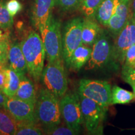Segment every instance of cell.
<instances>
[{
    "label": "cell",
    "mask_w": 135,
    "mask_h": 135,
    "mask_svg": "<svg viewBox=\"0 0 135 135\" xmlns=\"http://www.w3.org/2000/svg\"><path fill=\"white\" fill-rule=\"evenodd\" d=\"M21 48L26 60L28 72L36 81L41 79L46 52L41 37L31 31L22 40Z\"/></svg>",
    "instance_id": "obj_1"
},
{
    "label": "cell",
    "mask_w": 135,
    "mask_h": 135,
    "mask_svg": "<svg viewBox=\"0 0 135 135\" xmlns=\"http://www.w3.org/2000/svg\"><path fill=\"white\" fill-rule=\"evenodd\" d=\"M35 112L37 120L46 129L58 126L61 123L60 99L46 88L40 91L35 105Z\"/></svg>",
    "instance_id": "obj_2"
},
{
    "label": "cell",
    "mask_w": 135,
    "mask_h": 135,
    "mask_svg": "<svg viewBox=\"0 0 135 135\" xmlns=\"http://www.w3.org/2000/svg\"><path fill=\"white\" fill-rule=\"evenodd\" d=\"M45 88L59 98L68 90V78L63 58L48 63L43 69L41 78Z\"/></svg>",
    "instance_id": "obj_3"
},
{
    "label": "cell",
    "mask_w": 135,
    "mask_h": 135,
    "mask_svg": "<svg viewBox=\"0 0 135 135\" xmlns=\"http://www.w3.org/2000/svg\"><path fill=\"white\" fill-rule=\"evenodd\" d=\"M41 37L48 63L62 58V30L60 20L52 15Z\"/></svg>",
    "instance_id": "obj_4"
},
{
    "label": "cell",
    "mask_w": 135,
    "mask_h": 135,
    "mask_svg": "<svg viewBox=\"0 0 135 135\" xmlns=\"http://www.w3.org/2000/svg\"><path fill=\"white\" fill-rule=\"evenodd\" d=\"M84 18L76 17L68 21L62 29V58L68 65L73 52L82 45Z\"/></svg>",
    "instance_id": "obj_5"
},
{
    "label": "cell",
    "mask_w": 135,
    "mask_h": 135,
    "mask_svg": "<svg viewBox=\"0 0 135 135\" xmlns=\"http://www.w3.org/2000/svg\"><path fill=\"white\" fill-rule=\"evenodd\" d=\"M78 93L106 108L111 105V86L106 81L82 79L79 83Z\"/></svg>",
    "instance_id": "obj_6"
},
{
    "label": "cell",
    "mask_w": 135,
    "mask_h": 135,
    "mask_svg": "<svg viewBox=\"0 0 135 135\" xmlns=\"http://www.w3.org/2000/svg\"><path fill=\"white\" fill-rule=\"evenodd\" d=\"M83 123L86 130L91 134H102L103 124L107 108L95 101L79 94Z\"/></svg>",
    "instance_id": "obj_7"
},
{
    "label": "cell",
    "mask_w": 135,
    "mask_h": 135,
    "mask_svg": "<svg viewBox=\"0 0 135 135\" xmlns=\"http://www.w3.org/2000/svg\"><path fill=\"white\" fill-rule=\"evenodd\" d=\"M61 117L67 127L80 132L83 117L78 93L65 94L60 101Z\"/></svg>",
    "instance_id": "obj_8"
},
{
    "label": "cell",
    "mask_w": 135,
    "mask_h": 135,
    "mask_svg": "<svg viewBox=\"0 0 135 135\" xmlns=\"http://www.w3.org/2000/svg\"><path fill=\"white\" fill-rule=\"evenodd\" d=\"M135 43V18L131 16L122 30L116 36L112 46L111 60L123 65L126 51Z\"/></svg>",
    "instance_id": "obj_9"
},
{
    "label": "cell",
    "mask_w": 135,
    "mask_h": 135,
    "mask_svg": "<svg viewBox=\"0 0 135 135\" xmlns=\"http://www.w3.org/2000/svg\"><path fill=\"white\" fill-rule=\"evenodd\" d=\"M112 46L108 36L103 31L93 45L91 54L86 63V70H97L108 63L111 60Z\"/></svg>",
    "instance_id": "obj_10"
},
{
    "label": "cell",
    "mask_w": 135,
    "mask_h": 135,
    "mask_svg": "<svg viewBox=\"0 0 135 135\" xmlns=\"http://www.w3.org/2000/svg\"><path fill=\"white\" fill-rule=\"evenodd\" d=\"M4 108L18 123L38 122L35 112V104L31 103L14 97H8Z\"/></svg>",
    "instance_id": "obj_11"
},
{
    "label": "cell",
    "mask_w": 135,
    "mask_h": 135,
    "mask_svg": "<svg viewBox=\"0 0 135 135\" xmlns=\"http://www.w3.org/2000/svg\"><path fill=\"white\" fill-rule=\"evenodd\" d=\"M55 0H34L31 12V23L40 31L41 36L46 28L48 21L53 15Z\"/></svg>",
    "instance_id": "obj_12"
},
{
    "label": "cell",
    "mask_w": 135,
    "mask_h": 135,
    "mask_svg": "<svg viewBox=\"0 0 135 135\" xmlns=\"http://www.w3.org/2000/svg\"><path fill=\"white\" fill-rule=\"evenodd\" d=\"M132 15L131 2L114 0L113 13L107 26L110 33L114 36H117Z\"/></svg>",
    "instance_id": "obj_13"
},
{
    "label": "cell",
    "mask_w": 135,
    "mask_h": 135,
    "mask_svg": "<svg viewBox=\"0 0 135 135\" xmlns=\"http://www.w3.org/2000/svg\"><path fill=\"white\" fill-rule=\"evenodd\" d=\"M9 67L21 76L28 72L26 62L22 52L21 45L18 42H13L9 46L8 55Z\"/></svg>",
    "instance_id": "obj_14"
},
{
    "label": "cell",
    "mask_w": 135,
    "mask_h": 135,
    "mask_svg": "<svg viewBox=\"0 0 135 135\" xmlns=\"http://www.w3.org/2000/svg\"><path fill=\"white\" fill-rule=\"evenodd\" d=\"M103 31L95 19L84 18L82 28V44L88 46H93Z\"/></svg>",
    "instance_id": "obj_15"
},
{
    "label": "cell",
    "mask_w": 135,
    "mask_h": 135,
    "mask_svg": "<svg viewBox=\"0 0 135 135\" xmlns=\"http://www.w3.org/2000/svg\"><path fill=\"white\" fill-rule=\"evenodd\" d=\"M92 48L82 45L73 52L67 66L73 71H78L88 61L91 56Z\"/></svg>",
    "instance_id": "obj_16"
},
{
    "label": "cell",
    "mask_w": 135,
    "mask_h": 135,
    "mask_svg": "<svg viewBox=\"0 0 135 135\" xmlns=\"http://www.w3.org/2000/svg\"><path fill=\"white\" fill-rule=\"evenodd\" d=\"M14 97L36 105L38 99L36 88L33 82L25 77V75L20 76L19 87Z\"/></svg>",
    "instance_id": "obj_17"
},
{
    "label": "cell",
    "mask_w": 135,
    "mask_h": 135,
    "mask_svg": "<svg viewBox=\"0 0 135 135\" xmlns=\"http://www.w3.org/2000/svg\"><path fill=\"white\" fill-rule=\"evenodd\" d=\"M20 83V76L9 66L6 68V77L3 91L8 97H15Z\"/></svg>",
    "instance_id": "obj_18"
},
{
    "label": "cell",
    "mask_w": 135,
    "mask_h": 135,
    "mask_svg": "<svg viewBox=\"0 0 135 135\" xmlns=\"http://www.w3.org/2000/svg\"><path fill=\"white\" fill-rule=\"evenodd\" d=\"M18 123L4 108H0V134L14 135Z\"/></svg>",
    "instance_id": "obj_19"
},
{
    "label": "cell",
    "mask_w": 135,
    "mask_h": 135,
    "mask_svg": "<svg viewBox=\"0 0 135 135\" xmlns=\"http://www.w3.org/2000/svg\"><path fill=\"white\" fill-rule=\"evenodd\" d=\"M114 0H103L96 13L95 18L99 24L107 27L113 13Z\"/></svg>",
    "instance_id": "obj_20"
},
{
    "label": "cell",
    "mask_w": 135,
    "mask_h": 135,
    "mask_svg": "<svg viewBox=\"0 0 135 135\" xmlns=\"http://www.w3.org/2000/svg\"><path fill=\"white\" fill-rule=\"evenodd\" d=\"M134 99L135 95L133 92L126 90L116 85L111 88V104H128Z\"/></svg>",
    "instance_id": "obj_21"
},
{
    "label": "cell",
    "mask_w": 135,
    "mask_h": 135,
    "mask_svg": "<svg viewBox=\"0 0 135 135\" xmlns=\"http://www.w3.org/2000/svg\"><path fill=\"white\" fill-rule=\"evenodd\" d=\"M103 0H82L80 9L86 18L95 19L96 13Z\"/></svg>",
    "instance_id": "obj_22"
},
{
    "label": "cell",
    "mask_w": 135,
    "mask_h": 135,
    "mask_svg": "<svg viewBox=\"0 0 135 135\" xmlns=\"http://www.w3.org/2000/svg\"><path fill=\"white\" fill-rule=\"evenodd\" d=\"M18 123V122H17ZM43 131L36 123H18L16 135H41Z\"/></svg>",
    "instance_id": "obj_23"
},
{
    "label": "cell",
    "mask_w": 135,
    "mask_h": 135,
    "mask_svg": "<svg viewBox=\"0 0 135 135\" xmlns=\"http://www.w3.org/2000/svg\"><path fill=\"white\" fill-rule=\"evenodd\" d=\"M13 25V17L8 12L6 4L0 1V27L4 30H8L12 27Z\"/></svg>",
    "instance_id": "obj_24"
},
{
    "label": "cell",
    "mask_w": 135,
    "mask_h": 135,
    "mask_svg": "<svg viewBox=\"0 0 135 135\" xmlns=\"http://www.w3.org/2000/svg\"><path fill=\"white\" fill-rule=\"evenodd\" d=\"M82 0H55V5L64 12H71L80 9Z\"/></svg>",
    "instance_id": "obj_25"
},
{
    "label": "cell",
    "mask_w": 135,
    "mask_h": 135,
    "mask_svg": "<svg viewBox=\"0 0 135 135\" xmlns=\"http://www.w3.org/2000/svg\"><path fill=\"white\" fill-rule=\"evenodd\" d=\"M9 46V43L8 35H3V36L0 38V63L6 65L8 62Z\"/></svg>",
    "instance_id": "obj_26"
},
{
    "label": "cell",
    "mask_w": 135,
    "mask_h": 135,
    "mask_svg": "<svg viewBox=\"0 0 135 135\" xmlns=\"http://www.w3.org/2000/svg\"><path fill=\"white\" fill-rule=\"evenodd\" d=\"M121 78L128 84L135 83V69L123 65L121 70Z\"/></svg>",
    "instance_id": "obj_27"
},
{
    "label": "cell",
    "mask_w": 135,
    "mask_h": 135,
    "mask_svg": "<svg viewBox=\"0 0 135 135\" xmlns=\"http://www.w3.org/2000/svg\"><path fill=\"white\" fill-rule=\"evenodd\" d=\"M46 133L47 134L53 135H75L78 134V131L71 129L68 127H56L51 128V129H46Z\"/></svg>",
    "instance_id": "obj_28"
},
{
    "label": "cell",
    "mask_w": 135,
    "mask_h": 135,
    "mask_svg": "<svg viewBox=\"0 0 135 135\" xmlns=\"http://www.w3.org/2000/svg\"><path fill=\"white\" fill-rule=\"evenodd\" d=\"M8 12L12 17H14L22 9V5L18 0H9L6 4Z\"/></svg>",
    "instance_id": "obj_29"
},
{
    "label": "cell",
    "mask_w": 135,
    "mask_h": 135,
    "mask_svg": "<svg viewBox=\"0 0 135 135\" xmlns=\"http://www.w3.org/2000/svg\"><path fill=\"white\" fill-rule=\"evenodd\" d=\"M135 63V43L126 51L123 65L132 67Z\"/></svg>",
    "instance_id": "obj_30"
},
{
    "label": "cell",
    "mask_w": 135,
    "mask_h": 135,
    "mask_svg": "<svg viewBox=\"0 0 135 135\" xmlns=\"http://www.w3.org/2000/svg\"><path fill=\"white\" fill-rule=\"evenodd\" d=\"M6 65L0 63V88L2 90L6 77Z\"/></svg>",
    "instance_id": "obj_31"
},
{
    "label": "cell",
    "mask_w": 135,
    "mask_h": 135,
    "mask_svg": "<svg viewBox=\"0 0 135 135\" xmlns=\"http://www.w3.org/2000/svg\"><path fill=\"white\" fill-rule=\"evenodd\" d=\"M7 98L8 97H6L2 89L0 88V108H4Z\"/></svg>",
    "instance_id": "obj_32"
},
{
    "label": "cell",
    "mask_w": 135,
    "mask_h": 135,
    "mask_svg": "<svg viewBox=\"0 0 135 135\" xmlns=\"http://www.w3.org/2000/svg\"><path fill=\"white\" fill-rule=\"evenodd\" d=\"M131 10L133 16L135 18V0H131Z\"/></svg>",
    "instance_id": "obj_33"
},
{
    "label": "cell",
    "mask_w": 135,
    "mask_h": 135,
    "mask_svg": "<svg viewBox=\"0 0 135 135\" xmlns=\"http://www.w3.org/2000/svg\"><path fill=\"white\" fill-rule=\"evenodd\" d=\"M129 84L131 86V88H132V89H133V93H134V95H135V83H129Z\"/></svg>",
    "instance_id": "obj_34"
},
{
    "label": "cell",
    "mask_w": 135,
    "mask_h": 135,
    "mask_svg": "<svg viewBox=\"0 0 135 135\" xmlns=\"http://www.w3.org/2000/svg\"><path fill=\"white\" fill-rule=\"evenodd\" d=\"M3 36V33H2V31H1V30H0V38H1V36Z\"/></svg>",
    "instance_id": "obj_35"
},
{
    "label": "cell",
    "mask_w": 135,
    "mask_h": 135,
    "mask_svg": "<svg viewBox=\"0 0 135 135\" xmlns=\"http://www.w3.org/2000/svg\"><path fill=\"white\" fill-rule=\"evenodd\" d=\"M124 1H127V2H131V0H123Z\"/></svg>",
    "instance_id": "obj_36"
},
{
    "label": "cell",
    "mask_w": 135,
    "mask_h": 135,
    "mask_svg": "<svg viewBox=\"0 0 135 135\" xmlns=\"http://www.w3.org/2000/svg\"><path fill=\"white\" fill-rule=\"evenodd\" d=\"M132 68H133L135 69V63H134V65H133V66H132Z\"/></svg>",
    "instance_id": "obj_37"
},
{
    "label": "cell",
    "mask_w": 135,
    "mask_h": 135,
    "mask_svg": "<svg viewBox=\"0 0 135 135\" xmlns=\"http://www.w3.org/2000/svg\"></svg>",
    "instance_id": "obj_38"
}]
</instances>
